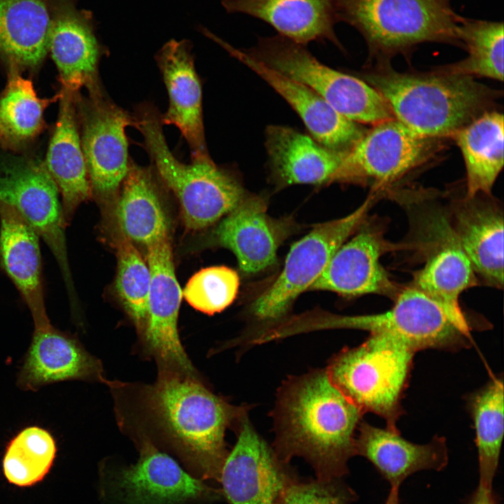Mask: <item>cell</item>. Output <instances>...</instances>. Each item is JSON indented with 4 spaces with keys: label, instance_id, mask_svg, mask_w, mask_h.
<instances>
[{
    "label": "cell",
    "instance_id": "obj_16",
    "mask_svg": "<svg viewBox=\"0 0 504 504\" xmlns=\"http://www.w3.org/2000/svg\"><path fill=\"white\" fill-rule=\"evenodd\" d=\"M146 259L151 274L147 318L141 335L146 353L155 359L159 372L198 377L178 332L183 294L169 236L147 246Z\"/></svg>",
    "mask_w": 504,
    "mask_h": 504
},
{
    "label": "cell",
    "instance_id": "obj_6",
    "mask_svg": "<svg viewBox=\"0 0 504 504\" xmlns=\"http://www.w3.org/2000/svg\"><path fill=\"white\" fill-rule=\"evenodd\" d=\"M415 351L386 333H370L355 347H346L326 369L332 383L363 413L382 417L386 428L398 430L401 400Z\"/></svg>",
    "mask_w": 504,
    "mask_h": 504
},
{
    "label": "cell",
    "instance_id": "obj_29",
    "mask_svg": "<svg viewBox=\"0 0 504 504\" xmlns=\"http://www.w3.org/2000/svg\"><path fill=\"white\" fill-rule=\"evenodd\" d=\"M50 0H0V61L34 71L48 53Z\"/></svg>",
    "mask_w": 504,
    "mask_h": 504
},
{
    "label": "cell",
    "instance_id": "obj_32",
    "mask_svg": "<svg viewBox=\"0 0 504 504\" xmlns=\"http://www.w3.org/2000/svg\"><path fill=\"white\" fill-rule=\"evenodd\" d=\"M8 80L0 92V149L22 153L46 127L44 112L58 101L60 92L39 97L31 80L16 69H8Z\"/></svg>",
    "mask_w": 504,
    "mask_h": 504
},
{
    "label": "cell",
    "instance_id": "obj_19",
    "mask_svg": "<svg viewBox=\"0 0 504 504\" xmlns=\"http://www.w3.org/2000/svg\"><path fill=\"white\" fill-rule=\"evenodd\" d=\"M48 52L59 72L61 88L88 92L102 88L98 64L103 50L96 38L91 13L76 0H50Z\"/></svg>",
    "mask_w": 504,
    "mask_h": 504
},
{
    "label": "cell",
    "instance_id": "obj_24",
    "mask_svg": "<svg viewBox=\"0 0 504 504\" xmlns=\"http://www.w3.org/2000/svg\"><path fill=\"white\" fill-rule=\"evenodd\" d=\"M285 234L282 224L267 214L263 200L245 196L214 229L213 240L230 250L240 270L251 274L275 263Z\"/></svg>",
    "mask_w": 504,
    "mask_h": 504
},
{
    "label": "cell",
    "instance_id": "obj_31",
    "mask_svg": "<svg viewBox=\"0 0 504 504\" xmlns=\"http://www.w3.org/2000/svg\"><path fill=\"white\" fill-rule=\"evenodd\" d=\"M450 136L460 148L465 166L464 194H492L503 167V113L486 111Z\"/></svg>",
    "mask_w": 504,
    "mask_h": 504
},
{
    "label": "cell",
    "instance_id": "obj_28",
    "mask_svg": "<svg viewBox=\"0 0 504 504\" xmlns=\"http://www.w3.org/2000/svg\"><path fill=\"white\" fill-rule=\"evenodd\" d=\"M265 147L272 176L280 186L335 181L344 153L324 147L313 138L282 125H270Z\"/></svg>",
    "mask_w": 504,
    "mask_h": 504
},
{
    "label": "cell",
    "instance_id": "obj_11",
    "mask_svg": "<svg viewBox=\"0 0 504 504\" xmlns=\"http://www.w3.org/2000/svg\"><path fill=\"white\" fill-rule=\"evenodd\" d=\"M376 197L377 194H371L350 214L316 225L291 246L277 279L252 304L256 319L274 322L285 315L296 298L318 279L339 247L356 232Z\"/></svg>",
    "mask_w": 504,
    "mask_h": 504
},
{
    "label": "cell",
    "instance_id": "obj_35",
    "mask_svg": "<svg viewBox=\"0 0 504 504\" xmlns=\"http://www.w3.org/2000/svg\"><path fill=\"white\" fill-rule=\"evenodd\" d=\"M56 452L55 440L47 430L36 426L24 428L7 445L4 474L11 484L31 486L48 472Z\"/></svg>",
    "mask_w": 504,
    "mask_h": 504
},
{
    "label": "cell",
    "instance_id": "obj_23",
    "mask_svg": "<svg viewBox=\"0 0 504 504\" xmlns=\"http://www.w3.org/2000/svg\"><path fill=\"white\" fill-rule=\"evenodd\" d=\"M356 435V454L368 459L391 487L400 488L410 476L422 470L441 471L448 464L446 440L435 436L419 444L403 438L398 430L360 421Z\"/></svg>",
    "mask_w": 504,
    "mask_h": 504
},
{
    "label": "cell",
    "instance_id": "obj_40",
    "mask_svg": "<svg viewBox=\"0 0 504 504\" xmlns=\"http://www.w3.org/2000/svg\"><path fill=\"white\" fill-rule=\"evenodd\" d=\"M399 489L391 487L384 504H400Z\"/></svg>",
    "mask_w": 504,
    "mask_h": 504
},
{
    "label": "cell",
    "instance_id": "obj_18",
    "mask_svg": "<svg viewBox=\"0 0 504 504\" xmlns=\"http://www.w3.org/2000/svg\"><path fill=\"white\" fill-rule=\"evenodd\" d=\"M451 223L478 279L503 286V208L492 194H447Z\"/></svg>",
    "mask_w": 504,
    "mask_h": 504
},
{
    "label": "cell",
    "instance_id": "obj_34",
    "mask_svg": "<svg viewBox=\"0 0 504 504\" xmlns=\"http://www.w3.org/2000/svg\"><path fill=\"white\" fill-rule=\"evenodd\" d=\"M503 23L462 18L459 39L467 57L438 71L503 80Z\"/></svg>",
    "mask_w": 504,
    "mask_h": 504
},
{
    "label": "cell",
    "instance_id": "obj_14",
    "mask_svg": "<svg viewBox=\"0 0 504 504\" xmlns=\"http://www.w3.org/2000/svg\"><path fill=\"white\" fill-rule=\"evenodd\" d=\"M138 441L136 463L106 476V493L119 504H183L223 497L221 489L184 471L150 442Z\"/></svg>",
    "mask_w": 504,
    "mask_h": 504
},
{
    "label": "cell",
    "instance_id": "obj_7",
    "mask_svg": "<svg viewBox=\"0 0 504 504\" xmlns=\"http://www.w3.org/2000/svg\"><path fill=\"white\" fill-rule=\"evenodd\" d=\"M339 22L355 28L371 56L404 52L426 42L462 44V20L451 0H336Z\"/></svg>",
    "mask_w": 504,
    "mask_h": 504
},
{
    "label": "cell",
    "instance_id": "obj_37",
    "mask_svg": "<svg viewBox=\"0 0 504 504\" xmlns=\"http://www.w3.org/2000/svg\"><path fill=\"white\" fill-rule=\"evenodd\" d=\"M239 287V277L235 270L223 265L212 266L192 275L182 294L191 307L212 315L234 302Z\"/></svg>",
    "mask_w": 504,
    "mask_h": 504
},
{
    "label": "cell",
    "instance_id": "obj_39",
    "mask_svg": "<svg viewBox=\"0 0 504 504\" xmlns=\"http://www.w3.org/2000/svg\"><path fill=\"white\" fill-rule=\"evenodd\" d=\"M465 504H498V498L493 488L478 484Z\"/></svg>",
    "mask_w": 504,
    "mask_h": 504
},
{
    "label": "cell",
    "instance_id": "obj_12",
    "mask_svg": "<svg viewBox=\"0 0 504 504\" xmlns=\"http://www.w3.org/2000/svg\"><path fill=\"white\" fill-rule=\"evenodd\" d=\"M76 107L91 195L106 198L120 190L130 161L125 128L133 116L112 102L101 88L83 97Z\"/></svg>",
    "mask_w": 504,
    "mask_h": 504
},
{
    "label": "cell",
    "instance_id": "obj_21",
    "mask_svg": "<svg viewBox=\"0 0 504 504\" xmlns=\"http://www.w3.org/2000/svg\"><path fill=\"white\" fill-rule=\"evenodd\" d=\"M72 380L106 382L101 361L50 321L34 324L17 386L23 391H36L48 384Z\"/></svg>",
    "mask_w": 504,
    "mask_h": 504
},
{
    "label": "cell",
    "instance_id": "obj_27",
    "mask_svg": "<svg viewBox=\"0 0 504 504\" xmlns=\"http://www.w3.org/2000/svg\"><path fill=\"white\" fill-rule=\"evenodd\" d=\"M222 4L228 13L259 19L295 43L328 40L343 50L335 31L336 0H223Z\"/></svg>",
    "mask_w": 504,
    "mask_h": 504
},
{
    "label": "cell",
    "instance_id": "obj_17",
    "mask_svg": "<svg viewBox=\"0 0 504 504\" xmlns=\"http://www.w3.org/2000/svg\"><path fill=\"white\" fill-rule=\"evenodd\" d=\"M237 442L228 452L219 483L229 504H275L298 476L279 459L246 415L237 426Z\"/></svg>",
    "mask_w": 504,
    "mask_h": 504
},
{
    "label": "cell",
    "instance_id": "obj_13",
    "mask_svg": "<svg viewBox=\"0 0 504 504\" xmlns=\"http://www.w3.org/2000/svg\"><path fill=\"white\" fill-rule=\"evenodd\" d=\"M435 140L416 134L395 118L376 124L344 153L335 181L371 183L377 192L424 162L434 150Z\"/></svg>",
    "mask_w": 504,
    "mask_h": 504
},
{
    "label": "cell",
    "instance_id": "obj_26",
    "mask_svg": "<svg viewBox=\"0 0 504 504\" xmlns=\"http://www.w3.org/2000/svg\"><path fill=\"white\" fill-rule=\"evenodd\" d=\"M39 238L15 209L0 202V268L18 290L34 324L50 321L43 292Z\"/></svg>",
    "mask_w": 504,
    "mask_h": 504
},
{
    "label": "cell",
    "instance_id": "obj_8",
    "mask_svg": "<svg viewBox=\"0 0 504 504\" xmlns=\"http://www.w3.org/2000/svg\"><path fill=\"white\" fill-rule=\"evenodd\" d=\"M246 52L308 86L352 122L374 125L394 118L388 104L373 87L321 63L304 45L278 34L259 38Z\"/></svg>",
    "mask_w": 504,
    "mask_h": 504
},
{
    "label": "cell",
    "instance_id": "obj_1",
    "mask_svg": "<svg viewBox=\"0 0 504 504\" xmlns=\"http://www.w3.org/2000/svg\"><path fill=\"white\" fill-rule=\"evenodd\" d=\"M125 386L134 395L130 406L116 404L122 425H135L138 440L168 448L195 477L219 482L229 452L225 432L248 408L216 396L198 377L173 372H159L150 385Z\"/></svg>",
    "mask_w": 504,
    "mask_h": 504
},
{
    "label": "cell",
    "instance_id": "obj_25",
    "mask_svg": "<svg viewBox=\"0 0 504 504\" xmlns=\"http://www.w3.org/2000/svg\"><path fill=\"white\" fill-rule=\"evenodd\" d=\"M57 120L49 141L46 167L61 197L66 224L78 206L91 196L76 107V93L60 89Z\"/></svg>",
    "mask_w": 504,
    "mask_h": 504
},
{
    "label": "cell",
    "instance_id": "obj_9",
    "mask_svg": "<svg viewBox=\"0 0 504 504\" xmlns=\"http://www.w3.org/2000/svg\"><path fill=\"white\" fill-rule=\"evenodd\" d=\"M59 196L43 160L34 155L0 149V202L15 209L46 242L74 301L65 237L66 224Z\"/></svg>",
    "mask_w": 504,
    "mask_h": 504
},
{
    "label": "cell",
    "instance_id": "obj_38",
    "mask_svg": "<svg viewBox=\"0 0 504 504\" xmlns=\"http://www.w3.org/2000/svg\"><path fill=\"white\" fill-rule=\"evenodd\" d=\"M357 499L356 491L343 478L326 481L297 476L286 485L275 504H352Z\"/></svg>",
    "mask_w": 504,
    "mask_h": 504
},
{
    "label": "cell",
    "instance_id": "obj_33",
    "mask_svg": "<svg viewBox=\"0 0 504 504\" xmlns=\"http://www.w3.org/2000/svg\"><path fill=\"white\" fill-rule=\"evenodd\" d=\"M503 382L493 377L474 394L470 408L476 434L479 483L493 488L503 438Z\"/></svg>",
    "mask_w": 504,
    "mask_h": 504
},
{
    "label": "cell",
    "instance_id": "obj_4",
    "mask_svg": "<svg viewBox=\"0 0 504 504\" xmlns=\"http://www.w3.org/2000/svg\"><path fill=\"white\" fill-rule=\"evenodd\" d=\"M385 99L395 119L416 134L437 139L479 116L496 97L472 76L438 71L408 74L391 69L365 76Z\"/></svg>",
    "mask_w": 504,
    "mask_h": 504
},
{
    "label": "cell",
    "instance_id": "obj_15",
    "mask_svg": "<svg viewBox=\"0 0 504 504\" xmlns=\"http://www.w3.org/2000/svg\"><path fill=\"white\" fill-rule=\"evenodd\" d=\"M386 220L368 215L330 258L309 290H327L344 296L376 294L395 300L402 287L390 277L382 265L386 253L400 251V244L385 237Z\"/></svg>",
    "mask_w": 504,
    "mask_h": 504
},
{
    "label": "cell",
    "instance_id": "obj_30",
    "mask_svg": "<svg viewBox=\"0 0 504 504\" xmlns=\"http://www.w3.org/2000/svg\"><path fill=\"white\" fill-rule=\"evenodd\" d=\"M153 168L130 161L115 208L121 234L146 247L168 237L169 222L154 180Z\"/></svg>",
    "mask_w": 504,
    "mask_h": 504
},
{
    "label": "cell",
    "instance_id": "obj_2",
    "mask_svg": "<svg viewBox=\"0 0 504 504\" xmlns=\"http://www.w3.org/2000/svg\"><path fill=\"white\" fill-rule=\"evenodd\" d=\"M363 414L326 370L290 377L279 388L272 414V449L287 463L302 457L318 479L344 478L349 459L356 455V431Z\"/></svg>",
    "mask_w": 504,
    "mask_h": 504
},
{
    "label": "cell",
    "instance_id": "obj_22",
    "mask_svg": "<svg viewBox=\"0 0 504 504\" xmlns=\"http://www.w3.org/2000/svg\"><path fill=\"white\" fill-rule=\"evenodd\" d=\"M169 96L161 115L164 125L176 126L186 139L192 162L212 160L208 153L202 116V90L195 71L190 45L185 41L167 43L156 57Z\"/></svg>",
    "mask_w": 504,
    "mask_h": 504
},
{
    "label": "cell",
    "instance_id": "obj_10",
    "mask_svg": "<svg viewBox=\"0 0 504 504\" xmlns=\"http://www.w3.org/2000/svg\"><path fill=\"white\" fill-rule=\"evenodd\" d=\"M353 328L392 335L415 352L426 349L458 351L470 346V330L413 286L402 287L393 307L382 313L330 316L309 323V330Z\"/></svg>",
    "mask_w": 504,
    "mask_h": 504
},
{
    "label": "cell",
    "instance_id": "obj_20",
    "mask_svg": "<svg viewBox=\"0 0 504 504\" xmlns=\"http://www.w3.org/2000/svg\"><path fill=\"white\" fill-rule=\"evenodd\" d=\"M205 34L279 93L299 115L313 139L321 145L345 153L364 134L357 123L338 113L308 86L265 65L209 31Z\"/></svg>",
    "mask_w": 504,
    "mask_h": 504
},
{
    "label": "cell",
    "instance_id": "obj_3",
    "mask_svg": "<svg viewBox=\"0 0 504 504\" xmlns=\"http://www.w3.org/2000/svg\"><path fill=\"white\" fill-rule=\"evenodd\" d=\"M406 214L409 233L401 250L412 252L422 263L410 286L438 303L463 328L472 330L459 298L479 281L451 223L446 195L432 190L391 191Z\"/></svg>",
    "mask_w": 504,
    "mask_h": 504
},
{
    "label": "cell",
    "instance_id": "obj_5",
    "mask_svg": "<svg viewBox=\"0 0 504 504\" xmlns=\"http://www.w3.org/2000/svg\"><path fill=\"white\" fill-rule=\"evenodd\" d=\"M134 126L144 137L152 167L178 200L187 228L201 230L230 212L245 197L239 182L213 160L184 164L169 150L161 114L150 103L135 108Z\"/></svg>",
    "mask_w": 504,
    "mask_h": 504
},
{
    "label": "cell",
    "instance_id": "obj_36",
    "mask_svg": "<svg viewBox=\"0 0 504 504\" xmlns=\"http://www.w3.org/2000/svg\"><path fill=\"white\" fill-rule=\"evenodd\" d=\"M116 253V292L141 336L147 318L150 270L134 243L122 234L117 241Z\"/></svg>",
    "mask_w": 504,
    "mask_h": 504
}]
</instances>
